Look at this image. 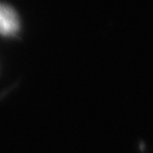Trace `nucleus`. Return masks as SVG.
I'll return each instance as SVG.
<instances>
[{"label": "nucleus", "mask_w": 153, "mask_h": 153, "mask_svg": "<svg viewBox=\"0 0 153 153\" xmlns=\"http://www.w3.org/2000/svg\"><path fill=\"white\" fill-rule=\"evenodd\" d=\"M19 29V20L16 12L9 5L0 3V34L14 35Z\"/></svg>", "instance_id": "nucleus-1"}]
</instances>
